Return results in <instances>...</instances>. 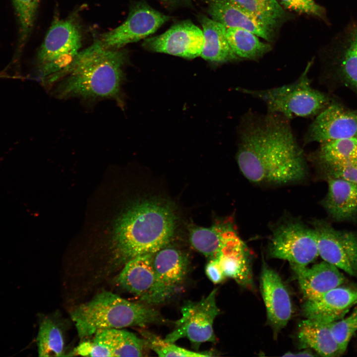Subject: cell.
<instances>
[{"instance_id":"obj_1","label":"cell","mask_w":357,"mask_h":357,"mask_svg":"<svg viewBox=\"0 0 357 357\" xmlns=\"http://www.w3.org/2000/svg\"><path fill=\"white\" fill-rule=\"evenodd\" d=\"M237 154L239 168L250 181L282 184L300 181L306 175L302 151L288 119L267 113L242 120Z\"/></svg>"},{"instance_id":"obj_2","label":"cell","mask_w":357,"mask_h":357,"mask_svg":"<svg viewBox=\"0 0 357 357\" xmlns=\"http://www.w3.org/2000/svg\"><path fill=\"white\" fill-rule=\"evenodd\" d=\"M126 60L124 52L107 48L99 40L79 52L66 68L42 83L53 87L52 95L59 99L119 100Z\"/></svg>"},{"instance_id":"obj_3","label":"cell","mask_w":357,"mask_h":357,"mask_svg":"<svg viewBox=\"0 0 357 357\" xmlns=\"http://www.w3.org/2000/svg\"><path fill=\"white\" fill-rule=\"evenodd\" d=\"M176 217L166 203L145 200L130 207L118 219L113 242L117 257L126 263L143 254H154L174 237Z\"/></svg>"},{"instance_id":"obj_4","label":"cell","mask_w":357,"mask_h":357,"mask_svg":"<svg viewBox=\"0 0 357 357\" xmlns=\"http://www.w3.org/2000/svg\"><path fill=\"white\" fill-rule=\"evenodd\" d=\"M148 304L130 301L104 291L76 307L71 313V318L80 338L102 329L144 327L163 322L158 311Z\"/></svg>"},{"instance_id":"obj_5","label":"cell","mask_w":357,"mask_h":357,"mask_svg":"<svg viewBox=\"0 0 357 357\" xmlns=\"http://www.w3.org/2000/svg\"><path fill=\"white\" fill-rule=\"evenodd\" d=\"M310 65L311 62L308 63L292 83L265 90L242 88L239 91L263 101L268 113L278 114L288 119L317 115L332 101L325 93L311 86L307 75Z\"/></svg>"},{"instance_id":"obj_6","label":"cell","mask_w":357,"mask_h":357,"mask_svg":"<svg viewBox=\"0 0 357 357\" xmlns=\"http://www.w3.org/2000/svg\"><path fill=\"white\" fill-rule=\"evenodd\" d=\"M81 46V33L72 20L55 21L38 52L35 76L42 81L63 70L71 63Z\"/></svg>"},{"instance_id":"obj_7","label":"cell","mask_w":357,"mask_h":357,"mask_svg":"<svg viewBox=\"0 0 357 357\" xmlns=\"http://www.w3.org/2000/svg\"><path fill=\"white\" fill-rule=\"evenodd\" d=\"M268 250L271 257L288 261L292 268L307 266L319 256L314 230L298 221L277 226L273 232Z\"/></svg>"},{"instance_id":"obj_8","label":"cell","mask_w":357,"mask_h":357,"mask_svg":"<svg viewBox=\"0 0 357 357\" xmlns=\"http://www.w3.org/2000/svg\"><path fill=\"white\" fill-rule=\"evenodd\" d=\"M217 289L199 301H187L181 308V316L175 322L174 330L165 340L172 343L186 338L197 349L204 342L215 343L213 324L220 313L216 297Z\"/></svg>"},{"instance_id":"obj_9","label":"cell","mask_w":357,"mask_h":357,"mask_svg":"<svg viewBox=\"0 0 357 357\" xmlns=\"http://www.w3.org/2000/svg\"><path fill=\"white\" fill-rule=\"evenodd\" d=\"M319 256L357 279V234L334 229L323 220L313 222Z\"/></svg>"},{"instance_id":"obj_10","label":"cell","mask_w":357,"mask_h":357,"mask_svg":"<svg viewBox=\"0 0 357 357\" xmlns=\"http://www.w3.org/2000/svg\"><path fill=\"white\" fill-rule=\"evenodd\" d=\"M170 17L143 2L135 4L126 20L117 28L101 36V42L107 48L119 49L153 34Z\"/></svg>"},{"instance_id":"obj_11","label":"cell","mask_w":357,"mask_h":357,"mask_svg":"<svg viewBox=\"0 0 357 357\" xmlns=\"http://www.w3.org/2000/svg\"><path fill=\"white\" fill-rule=\"evenodd\" d=\"M153 256V254H146L130 259L118 278L123 289L148 304L162 303L169 298L158 279Z\"/></svg>"},{"instance_id":"obj_12","label":"cell","mask_w":357,"mask_h":357,"mask_svg":"<svg viewBox=\"0 0 357 357\" xmlns=\"http://www.w3.org/2000/svg\"><path fill=\"white\" fill-rule=\"evenodd\" d=\"M354 137H357V111L331 102L310 125L304 141L321 144Z\"/></svg>"},{"instance_id":"obj_13","label":"cell","mask_w":357,"mask_h":357,"mask_svg":"<svg viewBox=\"0 0 357 357\" xmlns=\"http://www.w3.org/2000/svg\"><path fill=\"white\" fill-rule=\"evenodd\" d=\"M204 43L202 30L189 21L172 26L164 33L146 39L144 48L185 59L200 56Z\"/></svg>"},{"instance_id":"obj_14","label":"cell","mask_w":357,"mask_h":357,"mask_svg":"<svg viewBox=\"0 0 357 357\" xmlns=\"http://www.w3.org/2000/svg\"><path fill=\"white\" fill-rule=\"evenodd\" d=\"M332 48L326 76L357 95V22L338 35Z\"/></svg>"},{"instance_id":"obj_15","label":"cell","mask_w":357,"mask_h":357,"mask_svg":"<svg viewBox=\"0 0 357 357\" xmlns=\"http://www.w3.org/2000/svg\"><path fill=\"white\" fill-rule=\"evenodd\" d=\"M260 290L268 321L274 333L285 327L292 314L291 298L278 274L265 264L260 275Z\"/></svg>"},{"instance_id":"obj_16","label":"cell","mask_w":357,"mask_h":357,"mask_svg":"<svg viewBox=\"0 0 357 357\" xmlns=\"http://www.w3.org/2000/svg\"><path fill=\"white\" fill-rule=\"evenodd\" d=\"M357 304V289L340 286L312 299L302 307L307 319L330 323L344 317Z\"/></svg>"},{"instance_id":"obj_17","label":"cell","mask_w":357,"mask_h":357,"mask_svg":"<svg viewBox=\"0 0 357 357\" xmlns=\"http://www.w3.org/2000/svg\"><path fill=\"white\" fill-rule=\"evenodd\" d=\"M208 12L226 28L246 30L267 41L272 39L274 27L229 0H210Z\"/></svg>"},{"instance_id":"obj_18","label":"cell","mask_w":357,"mask_h":357,"mask_svg":"<svg viewBox=\"0 0 357 357\" xmlns=\"http://www.w3.org/2000/svg\"><path fill=\"white\" fill-rule=\"evenodd\" d=\"M292 269L306 299L315 298L343 285L346 281L341 270L324 260L310 268L305 266Z\"/></svg>"},{"instance_id":"obj_19","label":"cell","mask_w":357,"mask_h":357,"mask_svg":"<svg viewBox=\"0 0 357 357\" xmlns=\"http://www.w3.org/2000/svg\"><path fill=\"white\" fill-rule=\"evenodd\" d=\"M216 258L226 277L234 279L242 287H253L251 269L246 247L232 229L228 233Z\"/></svg>"},{"instance_id":"obj_20","label":"cell","mask_w":357,"mask_h":357,"mask_svg":"<svg viewBox=\"0 0 357 357\" xmlns=\"http://www.w3.org/2000/svg\"><path fill=\"white\" fill-rule=\"evenodd\" d=\"M153 264L160 283L170 298L186 276L188 257L178 249L167 245L153 254Z\"/></svg>"},{"instance_id":"obj_21","label":"cell","mask_w":357,"mask_h":357,"mask_svg":"<svg viewBox=\"0 0 357 357\" xmlns=\"http://www.w3.org/2000/svg\"><path fill=\"white\" fill-rule=\"evenodd\" d=\"M327 193L322 205L329 216L337 221L357 216V183L342 179H327Z\"/></svg>"},{"instance_id":"obj_22","label":"cell","mask_w":357,"mask_h":357,"mask_svg":"<svg viewBox=\"0 0 357 357\" xmlns=\"http://www.w3.org/2000/svg\"><path fill=\"white\" fill-rule=\"evenodd\" d=\"M204 43L200 56L216 63H224L239 59L233 51L226 36V27L204 15L199 17Z\"/></svg>"},{"instance_id":"obj_23","label":"cell","mask_w":357,"mask_h":357,"mask_svg":"<svg viewBox=\"0 0 357 357\" xmlns=\"http://www.w3.org/2000/svg\"><path fill=\"white\" fill-rule=\"evenodd\" d=\"M298 338L302 347L313 349L320 356L338 357L342 355L330 323L306 318L299 324Z\"/></svg>"},{"instance_id":"obj_24","label":"cell","mask_w":357,"mask_h":357,"mask_svg":"<svg viewBox=\"0 0 357 357\" xmlns=\"http://www.w3.org/2000/svg\"><path fill=\"white\" fill-rule=\"evenodd\" d=\"M93 340L102 344L111 357H142L146 346L144 339L120 329L98 330Z\"/></svg>"},{"instance_id":"obj_25","label":"cell","mask_w":357,"mask_h":357,"mask_svg":"<svg viewBox=\"0 0 357 357\" xmlns=\"http://www.w3.org/2000/svg\"><path fill=\"white\" fill-rule=\"evenodd\" d=\"M226 36L233 51L239 59L256 60L271 48L257 35L243 29L226 28Z\"/></svg>"},{"instance_id":"obj_26","label":"cell","mask_w":357,"mask_h":357,"mask_svg":"<svg viewBox=\"0 0 357 357\" xmlns=\"http://www.w3.org/2000/svg\"><path fill=\"white\" fill-rule=\"evenodd\" d=\"M312 158L317 165L357 161V137L321 143Z\"/></svg>"},{"instance_id":"obj_27","label":"cell","mask_w":357,"mask_h":357,"mask_svg":"<svg viewBox=\"0 0 357 357\" xmlns=\"http://www.w3.org/2000/svg\"><path fill=\"white\" fill-rule=\"evenodd\" d=\"M230 230L220 226L195 227L190 231V242L196 250L209 260L216 258Z\"/></svg>"},{"instance_id":"obj_28","label":"cell","mask_w":357,"mask_h":357,"mask_svg":"<svg viewBox=\"0 0 357 357\" xmlns=\"http://www.w3.org/2000/svg\"><path fill=\"white\" fill-rule=\"evenodd\" d=\"M40 357H60L64 351V340L59 327L49 318L41 323L37 338Z\"/></svg>"},{"instance_id":"obj_29","label":"cell","mask_w":357,"mask_h":357,"mask_svg":"<svg viewBox=\"0 0 357 357\" xmlns=\"http://www.w3.org/2000/svg\"><path fill=\"white\" fill-rule=\"evenodd\" d=\"M251 13L273 27L285 16L277 0H229Z\"/></svg>"},{"instance_id":"obj_30","label":"cell","mask_w":357,"mask_h":357,"mask_svg":"<svg viewBox=\"0 0 357 357\" xmlns=\"http://www.w3.org/2000/svg\"><path fill=\"white\" fill-rule=\"evenodd\" d=\"M141 333L146 346L159 357H203L213 356L211 351L195 352L179 347L176 345L175 343L162 339L147 330H142Z\"/></svg>"},{"instance_id":"obj_31","label":"cell","mask_w":357,"mask_h":357,"mask_svg":"<svg viewBox=\"0 0 357 357\" xmlns=\"http://www.w3.org/2000/svg\"><path fill=\"white\" fill-rule=\"evenodd\" d=\"M19 25L17 50L20 53L33 28L40 0H12Z\"/></svg>"},{"instance_id":"obj_32","label":"cell","mask_w":357,"mask_h":357,"mask_svg":"<svg viewBox=\"0 0 357 357\" xmlns=\"http://www.w3.org/2000/svg\"><path fill=\"white\" fill-rule=\"evenodd\" d=\"M330 327L343 354L346 351L354 334L357 331V304L348 316L330 323Z\"/></svg>"},{"instance_id":"obj_33","label":"cell","mask_w":357,"mask_h":357,"mask_svg":"<svg viewBox=\"0 0 357 357\" xmlns=\"http://www.w3.org/2000/svg\"><path fill=\"white\" fill-rule=\"evenodd\" d=\"M326 179H342L357 183V161L318 165Z\"/></svg>"},{"instance_id":"obj_34","label":"cell","mask_w":357,"mask_h":357,"mask_svg":"<svg viewBox=\"0 0 357 357\" xmlns=\"http://www.w3.org/2000/svg\"><path fill=\"white\" fill-rule=\"evenodd\" d=\"M287 8L297 12L326 19L325 8L318 4L314 0H280Z\"/></svg>"},{"instance_id":"obj_35","label":"cell","mask_w":357,"mask_h":357,"mask_svg":"<svg viewBox=\"0 0 357 357\" xmlns=\"http://www.w3.org/2000/svg\"><path fill=\"white\" fill-rule=\"evenodd\" d=\"M205 271L209 279L215 284L222 283L226 277L217 258L209 260L205 266Z\"/></svg>"},{"instance_id":"obj_36","label":"cell","mask_w":357,"mask_h":357,"mask_svg":"<svg viewBox=\"0 0 357 357\" xmlns=\"http://www.w3.org/2000/svg\"><path fill=\"white\" fill-rule=\"evenodd\" d=\"M314 356L312 352L309 350L295 353L289 352L283 355V356L285 357H313Z\"/></svg>"},{"instance_id":"obj_37","label":"cell","mask_w":357,"mask_h":357,"mask_svg":"<svg viewBox=\"0 0 357 357\" xmlns=\"http://www.w3.org/2000/svg\"><path fill=\"white\" fill-rule=\"evenodd\" d=\"M171 0L173 2H177V1H181V0Z\"/></svg>"}]
</instances>
